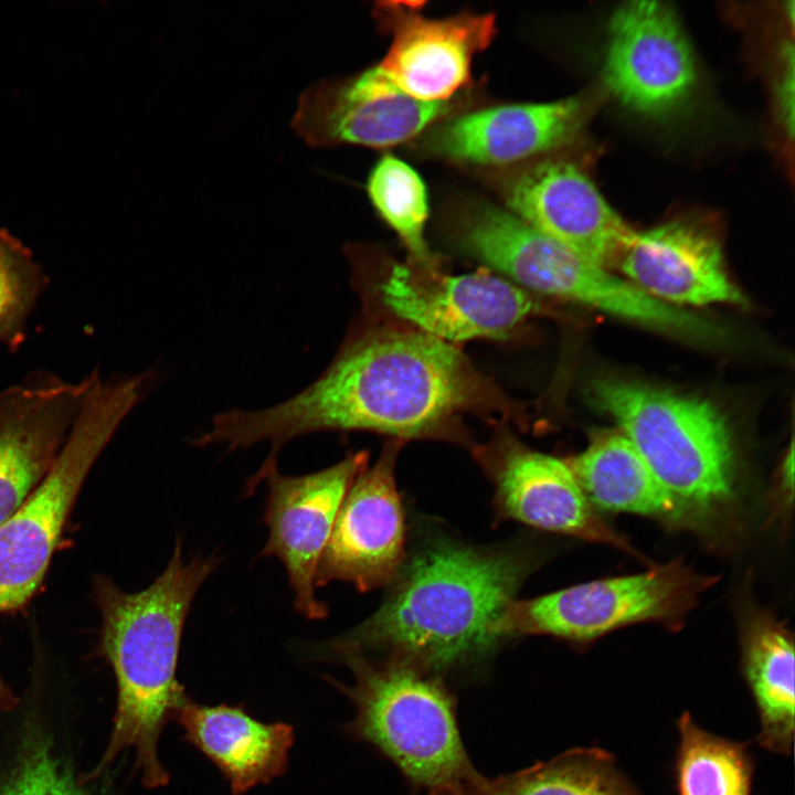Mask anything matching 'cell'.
Wrapping results in <instances>:
<instances>
[{
    "label": "cell",
    "instance_id": "4fadbf2b",
    "mask_svg": "<svg viewBox=\"0 0 795 795\" xmlns=\"http://www.w3.org/2000/svg\"><path fill=\"white\" fill-rule=\"evenodd\" d=\"M402 445L392 439L353 480L320 558L316 586L344 581L365 592L396 577L405 562L404 511L394 478Z\"/></svg>",
    "mask_w": 795,
    "mask_h": 795
},
{
    "label": "cell",
    "instance_id": "ac0fdd59",
    "mask_svg": "<svg viewBox=\"0 0 795 795\" xmlns=\"http://www.w3.org/2000/svg\"><path fill=\"white\" fill-rule=\"evenodd\" d=\"M590 109L584 96L488 107L443 124L426 138L424 149L458 163H517L573 141Z\"/></svg>",
    "mask_w": 795,
    "mask_h": 795
},
{
    "label": "cell",
    "instance_id": "5b68a950",
    "mask_svg": "<svg viewBox=\"0 0 795 795\" xmlns=\"http://www.w3.org/2000/svg\"><path fill=\"white\" fill-rule=\"evenodd\" d=\"M328 658L346 664L353 675L352 686L333 681L356 707L349 733L377 748L414 785L432 791L477 772L460 739L455 699L442 678L353 651Z\"/></svg>",
    "mask_w": 795,
    "mask_h": 795
},
{
    "label": "cell",
    "instance_id": "8fae6325",
    "mask_svg": "<svg viewBox=\"0 0 795 795\" xmlns=\"http://www.w3.org/2000/svg\"><path fill=\"white\" fill-rule=\"evenodd\" d=\"M473 453L494 484L504 517L633 552L598 516L565 460L531 449L506 428Z\"/></svg>",
    "mask_w": 795,
    "mask_h": 795
},
{
    "label": "cell",
    "instance_id": "52a82bcc",
    "mask_svg": "<svg viewBox=\"0 0 795 795\" xmlns=\"http://www.w3.org/2000/svg\"><path fill=\"white\" fill-rule=\"evenodd\" d=\"M717 579L675 559L643 573L607 577L530 600L510 601L497 623L502 639L548 635L585 643L628 625L680 627Z\"/></svg>",
    "mask_w": 795,
    "mask_h": 795
},
{
    "label": "cell",
    "instance_id": "cb8c5ba5",
    "mask_svg": "<svg viewBox=\"0 0 795 795\" xmlns=\"http://www.w3.org/2000/svg\"><path fill=\"white\" fill-rule=\"evenodd\" d=\"M367 192L380 218L410 252V262L428 268L438 267L424 235L428 200L420 174L405 161L388 153L372 168Z\"/></svg>",
    "mask_w": 795,
    "mask_h": 795
},
{
    "label": "cell",
    "instance_id": "6da1fadb",
    "mask_svg": "<svg viewBox=\"0 0 795 795\" xmlns=\"http://www.w3.org/2000/svg\"><path fill=\"white\" fill-rule=\"evenodd\" d=\"M467 413L521 414L455 344L411 327L374 328L352 333L298 394L263 410L222 412L193 442L227 451L268 442L267 458L296 437L325 431L466 444L460 420Z\"/></svg>",
    "mask_w": 795,
    "mask_h": 795
},
{
    "label": "cell",
    "instance_id": "484cf974",
    "mask_svg": "<svg viewBox=\"0 0 795 795\" xmlns=\"http://www.w3.org/2000/svg\"><path fill=\"white\" fill-rule=\"evenodd\" d=\"M45 285L30 248L0 227V344L15 351L23 343L29 315Z\"/></svg>",
    "mask_w": 795,
    "mask_h": 795
},
{
    "label": "cell",
    "instance_id": "e0dca14e",
    "mask_svg": "<svg viewBox=\"0 0 795 795\" xmlns=\"http://www.w3.org/2000/svg\"><path fill=\"white\" fill-rule=\"evenodd\" d=\"M92 378L70 383L40 375L0 392V524L53 465Z\"/></svg>",
    "mask_w": 795,
    "mask_h": 795
},
{
    "label": "cell",
    "instance_id": "8992f818",
    "mask_svg": "<svg viewBox=\"0 0 795 795\" xmlns=\"http://www.w3.org/2000/svg\"><path fill=\"white\" fill-rule=\"evenodd\" d=\"M149 372L103 380L89 389L65 443L41 483L0 524V614L38 591L80 490L120 423L141 400Z\"/></svg>",
    "mask_w": 795,
    "mask_h": 795
},
{
    "label": "cell",
    "instance_id": "7402d4cb",
    "mask_svg": "<svg viewBox=\"0 0 795 795\" xmlns=\"http://www.w3.org/2000/svg\"><path fill=\"white\" fill-rule=\"evenodd\" d=\"M430 795H637L610 754L575 749L528 768L497 777L476 772Z\"/></svg>",
    "mask_w": 795,
    "mask_h": 795
},
{
    "label": "cell",
    "instance_id": "30bf717a",
    "mask_svg": "<svg viewBox=\"0 0 795 795\" xmlns=\"http://www.w3.org/2000/svg\"><path fill=\"white\" fill-rule=\"evenodd\" d=\"M603 78L621 105L644 116L667 115L689 98L696 57L669 4L629 1L612 13Z\"/></svg>",
    "mask_w": 795,
    "mask_h": 795
},
{
    "label": "cell",
    "instance_id": "44dd1931",
    "mask_svg": "<svg viewBox=\"0 0 795 795\" xmlns=\"http://www.w3.org/2000/svg\"><path fill=\"white\" fill-rule=\"evenodd\" d=\"M595 510L635 513L670 523L691 521L619 431L595 435L566 462Z\"/></svg>",
    "mask_w": 795,
    "mask_h": 795
},
{
    "label": "cell",
    "instance_id": "d6986e66",
    "mask_svg": "<svg viewBox=\"0 0 795 795\" xmlns=\"http://www.w3.org/2000/svg\"><path fill=\"white\" fill-rule=\"evenodd\" d=\"M617 266L640 290L676 307L745 303L729 276L720 241L693 222L634 232Z\"/></svg>",
    "mask_w": 795,
    "mask_h": 795
},
{
    "label": "cell",
    "instance_id": "d4e9b609",
    "mask_svg": "<svg viewBox=\"0 0 795 795\" xmlns=\"http://www.w3.org/2000/svg\"><path fill=\"white\" fill-rule=\"evenodd\" d=\"M678 727L679 795H750L752 768L742 745L702 730L689 713Z\"/></svg>",
    "mask_w": 795,
    "mask_h": 795
},
{
    "label": "cell",
    "instance_id": "2e32d148",
    "mask_svg": "<svg viewBox=\"0 0 795 795\" xmlns=\"http://www.w3.org/2000/svg\"><path fill=\"white\" fill-rule=\"evenodd\" d=\"M516 277L531 294L575 301L689 340L718 342L725 338L719 326L647 295L548 236H538L526 245Z\"/></svg>",
    "mask_w": 795,
    "mask_h": 795
},
{
    "label": "cell",
    "instance_id": "9c48e42d",
    "mask_svg": "<svg viewBox=\"0 0 795 795\" xmlns=\"http://www.w3.org/2000/svg\"><path fill=\"white\" fill-rule=\"evenodd\" d=\"M368 466V453L358 452L325 469L282 475L276 458H266L246 485V494L266 481L263 521L267 542L259 552L284 565L294 592V607L307 619H322L327 605L316 596V574L341 502L356 477Z\"/></svg>",
    "mask_w": 795,
    "mask_h": 795
},
{
    "label": "cell",
    "instance_id": "9a60e30c",
    "mask_svg": "<svg viewBox=\"0 0 795 795\" xmlns=\"http://www.w3.org/2000/svg\"><path fill=\"white\" fill-rule=\"evenodd\" d=\"M375 12L392 36L378 66L404 93L425 102L447 103L465 87L474 56L496 32L492 14L434 19L415 2H383Z\"/></svg>",
    "mask_w": 795,
    "mask_h": 795
},
{
    "label": "cell",
    "instance_id": "603a6c76",
    "mask_svg": "<svg viewBox=\"0 0 795 795\" xmlns=\"http://www.w3.org/2000/svg\"><path fill=\"white\" fill-rule=\"evenodd\" d=\"M743 666L761 721V744L788 752L794 738V642L770 617L756 618L744 635Z\"/></svg>",
    "mask_w": 795,
    "mask_h": 795
},
{
    "label": "cell",
    "instance_id": "ffe728a7",
    "mask_svg": "<svg viewBox=\"0 0 795 795\" xmlns=\"http://www.w3.org/2000/svg\"><path fill=\"white\" fill-rule=\"evenodd\" d=\"M184 740L223 774L233 795L282 776L294 744V729L285 722H263L243 706L200 704L189 697L176 719Z\"/></svg>",
    "mask_w": 795,
    "mask_h": 795
},
{
    "label": "cell",
    "instance_id": "f1b7e54d",
    "mask_svg": "<svg viewBox=\"0 0 795 795\" xmlns=\"http://www.w3.org/2000/svg\"><path fill=\"white\" fill-rule=\"evenodd\" d=\"M17 703V697L0 677V712L12 710Z\"/></svg>",
    "mask_w": 795,
    "mask_h": 795
},
{
    "label": "cell",
    "instance_id": "5bb4252c",
    "mask_svg": "<svg viewBox=\"0 0 795 795\" xmlns=\"http://www.w3.org/2000/svg\"><path fill=\"white\" fill-rule=\"evenodd\" d=\"M502 194L509 211L584 258L617 265L634 231L575 163L548 159L508 178Z\"/></svg>",
    "mask_w": 795,
    "mask_h": 795
},
{
    "label": "cell",
    "instance_id": "277c9868",
    "mask_svg": "<svg viewBox=\"0 0 795 795\" xmlns=\"http://www.w3.org/2000/svg\"><path fill=\"white\" fill-rule=\"evenodd\" d=\"M591 398L615 421L690 520L731 502L735 490L732 435L713 403L612 378L594 381Z\"/></svg>",
    "mask_w": 795,
    "mask_h": 795
},
{
    "label": "cell",
    "instance_id": "3957f363",
    "mask_svg": "<svg viewBox=\"0 0 795 795\" xmlns=\"http://www.w3.org/2000/svg\"><path fill=\"white\" fill-rule=\"evenodd\" d=\"M181 543L178 538L163 572L141 591L129 593L108 577L96 579L99 647L116 678L117 704L108 745L99 764L80 781L83 785L129 749L144 786L169 782L158 743L188 698L177 677L182 633L199 589L220 562L215 555L184 562Z\"/></svg>",
    "mask_w": 795,
    "mask_h": 795
},
{
    "label": "cell",
    "instance_id": "7a4b0ae2",
    "mask_svg": "<svg viewBox=\"0 0 795 795\" xmlns=\"http://www.w3.org/2000/svg\"><path fill=\"white\" fill-rule=\"evenodd\" d=\"M530 563L517 551L438 540L404 562L381 606L317 648L395 661L442 678L485 659L502 640L497 623Z\"/></svg>",
    "mask_w": 795,
    "mask_h": 795
},
{
    "label": "cell",
    "instance_id": "4316f807",
    "mask_svg": "<svg viewBox=\"0 0 795 795\" xmlns=\"http://www.w3.org/2000/svg\"><path fill=\"white\" fill-rule=\"evenodd\" d=\"M0 795H92L53 755L50 744L31 742Z\"/></svg>",
    "mask_w": 795,
    "mask_h": 795
},
{
    "label": "cell",
    "instance_id": "ba28073f",
    "mask_svg": "<svg viewBox=\"0 0 795 795\" xmlns=\"http://www.w3.org/2000/svg\"><path fill=\"white\" fill-rule=\"evenodd\" d=\"M382 303L411 328L454 344L505 339L538 310L533 295L488 269L446 275L412 262L390 266Z\"/></svg>",
    "mask_w": 795,
    "mask_h": 795
},
{
    "label": "cell",
    "instance_id": "7c38bea8",
    "mask_svg": "<svg viewBox=\"0 0 795 795\" xmlns=\"http://www.w3.org/2000/svg\"><path fill=\"white\" fill-rule=\"evenodd\" d=\"M448 109V103L407 95L377 65L308 87L292 125L310 146L384 148L412 139Z\"/></svg>",
    "mask_w": 795,
    "mask_h": 795
},
{
    "label": "cell",
    "instance_id": "83f0119b",
    "mask_svg": "<svg viewBox=\"0 0 795 795\" xmlns=\"http://www.w3.org/2000/svg\"><path fill=\"white\" fill-rule=\"evenodd\" d=\"M794 459H793V447L791 446V449L788 452V455L785 457L783 467H782V476H781V484L784 495L789 496L791 500L793 499V485H794Z\"/></svg>",
    "mask_w": 795,
    "mask_h": 795
}]
</instances>
